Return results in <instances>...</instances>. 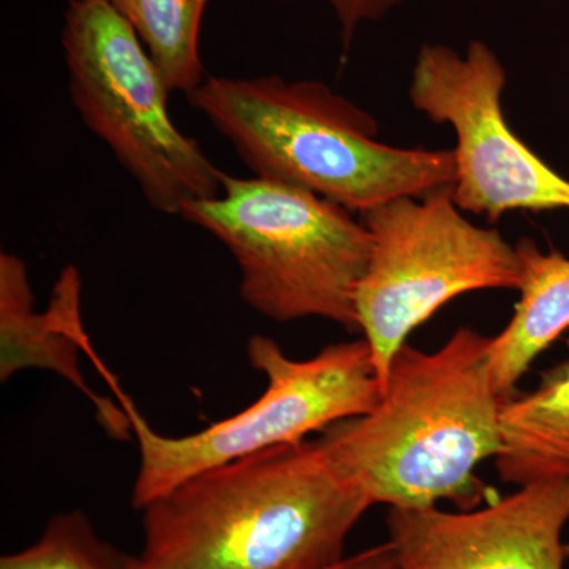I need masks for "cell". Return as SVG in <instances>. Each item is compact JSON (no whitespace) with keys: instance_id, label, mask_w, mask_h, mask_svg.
Masks as SVG:
<instances>
[{"instance_id":"obj_1","label":"cell","mask_w":569,"mask_h":569,"mask_svg":"<svg viewBox=\"0 0 569 569\" xmlns=\"http://www.w3.org/2000/svg\"><path fill=\"white\" fill-rule=\"evenodd\" d=\"M370 507L320 440L280 445L146 505L141 557L157 569H328Z\"/></svg>"},{"instance_id":"obj_2","label":"cell","mask_w":569,"mask_h":569,"mask_svg":"<svg viewBox=\"0 0 569 569\" xmlns=\"http://www.w3.org/2000/svg\"><path fill=\"white\" fill-rule=\"evenodd\" d=\"M490 337L460 328L440 350L403 346L380 402L318 438L372 505L421 509L452 501L470 511L488 488L475 470L501 452L505 400L489 369Z\"/></svg>"},{"instance_id":"obj_3","label":"cell","mask_w":569,"mask_h":569,"mask_svg":"<svg viewBox=\"0 0 569 569\" xmlns=\"http://www.w3.org/2000/svg\"><path fill=\"white\" fill-rule=\"evenodd\" d=\"M187 97L254 178L353 212L456 182L452 149L385 144L377 119L323 82L206 77Z\"/></svg>"},{"instance_id":"obj_4","label":"cell","mask_w":569,"mask_h":569,"mask_svg":"<svg viewBox=\"0 0 569 569\" xmlns=\"http://www.w3.org/2000/svg\"><path fill=\"white\" fill-rule=\"evenodd\" d=\"M179 217L231 253L239 291L254 312L279 323L323 318L359 331L356 291L372 241L350 209L288 183L224 173L216 198L183 206Z\"/></svg>"},{"instance_id":"obj_5","label":"cell","mask_w":569,"mask_h":569,"mask_svg":"<svg viewBox=\"0 0 569 569\" xmlns=\"http://www.w3.org/2000/svg\"><path fill=\"white\" fill-rule=\"evenodd\" d=\"M61 40L74 110L132 176L146 203L179 216L183 206L220 193L223 171L178 129L162 71L110 3L69 0Z\"/></svg>"},{"instance_id":"obj_6","label":"cell","mask_w":569,"mask_h":569,"mask_svg":"<svg viewBox=\"0 0 569 569\" xmlns=\"http://www.w3.org/2000/svg\"><path fill=\"white\" fill-rule=\"evenodd\" d=\"M247 358L268 380L263 395L233 417L186 437H164L148 425L111 377L140 447L132 505L141 509L194 475L306 440L346 419L362 417L381 399L372 351L365 339L332 343L305 361L283 353L276 340L253 336Z\"/></svg>"},{"instance_id":"obj_7","label":"cell","mask_w":569,"mask_h":569,"mask_svg":"<svg viewBox=\"0 0 569 569\" xmlns=\"http://www.w3.org/2000/svg\"><path fill=\"white\" fill-rule=\"evenodd\" d=\"M370 257L356 291V317L369 343L381 392L407 337L456 296L518 290V249L481 228L455 203L452 187L399 197L359 213Z\"/></svg>"},{"instance_id":"obj_8","label":"cell","mask_w":569,"mask_h":569,"mask_svg":"<svg viewBox=\"0 0 569 569\" xmlns=\"http://www.w3.org/2000/svg\"><path fill=\"white\" fill-rule=\"evenodd\" d=\"M507 70L492 48L473 40L466 56L422 44L411 73V104L455 129V203L497 222L509 211L569 209V181L519 140L505 119Z\"/></svg>"},{"instance_id":"obj_9","label":"cell","mask_w":569,"mask_h":569,"mask_svg":"<svg viewBox=\"0 0 569 569\" xmlns=\"http://www.w3.org/2000/svg\"><path fill=\"white\" fill-rule=\"evenodd\" d=\"M519 488L475 511L389 509L399 569H565L569 477Z\"/></svg>"},{"instance_id":"obj_10","label":"cell","mask_w":569,"mask_h":569,"mask_svg":"<svg viewBox=\"0 0 569 569\" xmlns=\"http://www.w3.org/2000/svg\"><path fill=\"white\" fill-rule=\"evenodd\" d=\"M28 266L0 253V380L26 369L50 370L91 400L97 419L116 440H127L132 425L122 407L96 395L82 376L78 353L88 351L81 321V280L73 266L63 269L47 312H37Z\"/></svg>"},{"instance_id":"obj_11","label":"cell","mask_w":569,"mask_h":569,"mask_svg":"<svg viewBox=\"0 0 569 569\" xmlns=\"http://www.w3.org/2000/svg\"><path fill=\"white\" fill-rule=\"evenodd\" d=\"M516 249L522 264L519 302L489 347L490 377L505 402L535 359L569 329V258L559 250L542 252L529 238Z\"/></svg>"},{"instance_id":"obj_12","label":"cell","mask_w":569,"mask_h":569,"mask_svg":"<svg viewBox=\"0 0 569 569\" xmlns=\"http://www.w3.org/2000/svg\"><path fill=\"white\" fill-rule=\"evenodd\" d=\"M500 429L497 468L505 482L569 477V361L542 373L535 391L507 400Z\"/></svg>"},{"instance_id":"obj_13","label":"cell","mask_w":569,"mask_h":569,"mask_svg":"<svg viewBox=\"0 0 569 569\" xmlns=\"http://www.w3.org/2000/svg\"><path fill=\"white\" fill-rule=\"evenodd\" d=\"M132 26L171 92L190 96L204 81L201 22L211 0H104Z\"/></svg>"},{"instance_id":"obj_14","label":"cell","mask_w":569,"mask_h":569,"mask_svg":"<svg viewBox=\"0 0 569 569\" xmlns=\"http://www.w3.org/2000/svg\"><path fill=\"white\" fill-rule=\"evenodd\" d=\"M123 556L100 538L81 511L56 516L29 548L0 559V569H129Z\"/></svg>"},{"instance_id":"obj_15","label":"cell","mask_w":569,"mask_h":569,"mask_svg":"<svg viewBox=\"0 0 569 569\" xmlns=\"http://www.w3.org/2000/svg\"><path fill=\"white\" fill-rule=\"evenodd\" d=\"M335 11L342 32L343 48L351 47L362 24L378 21L391 13L402 0H323Z\"/></svg>"},{"instance_id":"obj_16","label":"cell","mask_w":569,"mask_h":569,"mask_svg":"<svg viewBox=\"0 0 569 569\" xmlns=\"http://www.w3.org/2000/svg\"><path fill=\"white\" fill-rule=\"evenodd\" d=\"M328 569H399V565H397L395 550L388 542V545L365 550L350 559H342Z\"/></svg>"},{"instance_id":"obj_17","label":"cell","mask_w":569,"mask_h":569,"mask_svg":"<svg viewBox=\"0 0 569 569\" xmlns=\"http://www.w3.org/2000/svg\"><path fill=\"white\" fill-rule=\"evenodd\" d=\"M129 569H157L152 567L151 563H148L142 557H130L129 560Z\"/></svg>"},{"instance_id":"obj_18","label":"cell","mask_w":569,"mask_h":569,"mask_svg":"<svg viewBox=\"0 0 569 569\" xmlns=\"http://www.w3.org/2000/svg\"><path fill=\"white\" fill-rule=\"evenodd\" d=\"M567 556L569 557V545H567Z\"/></svg>"}]
</instances>
